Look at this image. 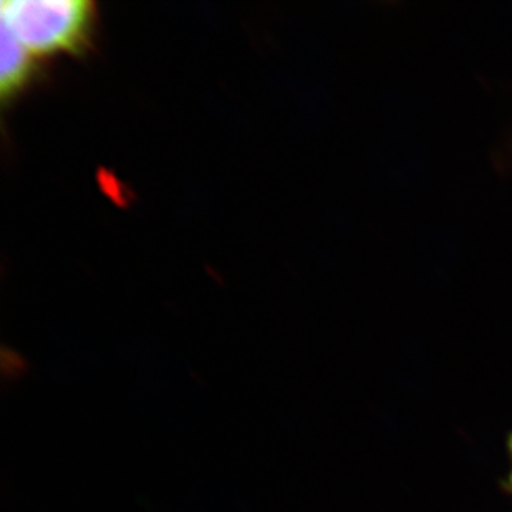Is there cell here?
<instances>
[{
    "mask_svg": "<svg viewBox=\"0 0 512 512\" xmlns=\"http://www.w3.org/2000/svg\"><path fill=\"white\" fill-rule=\"evenodd\" d=\"M508 448H509V455H511V458H512V435L509 436Z\"/></svg>",
    "mask_w": 512,
    "mask_h": 512,
    "instance_id": "277c9868",
    "label": "cell"
},
{
    "mask_svg": "<svg viewBox=\"0 0 512 512\" xmlns=\"http://www.w3.org/2000/svg\"><path fill=\"white\" fill-rule=\"evenodd\" d=\"M506 486H508L509 493H512V473L509 474L508 484H506Z\"/></svg>",
    "mask_w": 512,
    "mask_h": 512,
    "instance_id": "3957f363",
    "label": "cell"
},
{
    "mask_svg": "<svg viewBox=\"0 0 512 512\" xmlns=\"http://www.w3.org/2000/svg\"><path fill=\"white\" fill-rule=\"evenodd\" d=\"M0 93L2 98L14 97L22 88L27 85L30 75L34 72V55L20 44L17 37L10 32L7 27L2 25V35H0Z\"/></svg>",
    "mask_w": 512,
    "mask_h": 512,
    "instance_id": "7a4b0ae2",
    "label": "cell"
},
{
    "mask_svg": "<svg viewBox=\"0 0 512 512\" xmlns=\"http://www.w3.org/2000/svg\"><path fill=\"white\" fill-rule=\"evenodd\" d=\"M2 25L32 55L78 54L90 40L95 5L87 0L2 2Z\"/></svg>",
    "mask_w": 512,
    "mask_h": 512,
    "instance_id": "6da1fadb",
    "label": "cell"
}]
</instances>
